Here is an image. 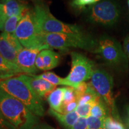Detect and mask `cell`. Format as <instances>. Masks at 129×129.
I'll return each instance as SVG.
<instances>
[{
	"instance_id": "6da1fadb",
	"label": "cell",
	"mask_w": 129,
	"mask_h": 129,
	"mask_svg": "<svg viewBox=\"0 0 129 129\" xmlns=\"http://www.w3.org/2000/svg\"><path fill=\"white\" fill-rule=\"evenodd\" d=\"M0 111L16 129H32L39 123V117L18 99L0 89Z\"/></svg>"
},
{
	"instance_id": "7a4b0ae2",
	"label": "cell",
	"mask_w": 129,
	"mask_h": 129,
	"mask_svg": "<svg viewBox=\"0 0 129 129\" xmlns=\"http://www.w3.org/2000/svg\"><path fill=\"white\" fill-rule=\"evenodd\" d=\"M0 89L18 99L38 117L45 115L43 99L19 76L0 79Z\"/></svg>"
},
{
	"instance_id": "3957f363",
	"label": "cell",
	"mask_w": 129,
	"mask_h": 129,
	"mask_svg": "<svg viewBox=\"0 0 129 129\" xmlns=\"http://www.w3.org/2000/svg\"><path fill=\"white\" fill-rule=\"evenodd\" d=\"M41 36L43 43L50 48L62 51L77 48L95 53L98 46V41L85 32L80 34L43 33Z\"/></svg>"
},
{
	"instance_id": "277c9868",
	"label": "cell",
	"mask_w": 129,
	"mask_h": 129,
	"mask_svg": "<svg viewBox=\"0 0 129 129\" xmlns=\"http://www.w3.org/2000/svg\"><path fill=\"white\" fill-rule=\"evenodd\" d=\"M35 20L40 33H60L80 34L85 33L77 25L65 23L56 18L46 5L37 3L34 9Z\"/></svg>"
},
{
	"instance_id": "5b68a950",
	"label": "cell",
	"mask_w": 129,
	"mask_h": 129,
	"mask_svg": "<svg viewBox=\"0 0 129 129\" xmlns=\"http://www.w3.org/2000/svg\"><path fill=\"white\" fill-rule=\"evenodd\" d=\"M15 35L24 48H50L42 41V36L37 26L34 10H29L24 14L17 25Z\"/></svg>"
},
{
	"instance_id": "8992f818",
	"label": "cell",
	"mask_w": 129,
	"mask_h": 129,
	"mask_svg": "<svg viewBox=\"0 0 129 129\" xmlns=\"http://www.w3.org/2000/svg\"><path fill=\"white\" fill-rule=\"evenodd\" d=\"M95 53L99 54L106 63L112 67L122 69L128 68V59L121 44L112 37L106 35L101 37Z\"/></svg>"
},
{
	"instance_id": "52a82bcc",
	"label": "cell",
	"mask_w": 129,
	"mask_h": 129,
	"mask_svg": "<svg viewBox=\"0 0 129 129\" xmlns=\"http://www.w3.org/2000/svg\"><path fill=\"white\" fill-rule=\"evenodd\" d=\"M120 16L118 5L112 0L98 1L88 9L87 20L91 23L106 26L115 24Z\"/></svg>"
},
{
	"instance_id": "ba28073f",
	"label": "cell",
	"mask_w": 129,
	"mask_h": 129,
	"mask_svg": "<svg viewBox=\"0 0 129 129\" xmlns=\"http://www.w3.org/2000/svg\"><path fill=\"white\" fill-rule=\"evenodd\" d=\"M90 83L105 102L110 111L111 115L117 120H120L113 94L114 82L112 76L105 71L96 69L93 72Z\"/></svg>"
},
{
	"instance_id": "9c48e42d",
	"label": "cell",
	"mask_w": 129,
	"mask_h": 129,
	"mask_svg": "<svg viewBox=\"0 0 129 129\" xmlns=\"http://www.w3.org/2000/svg\"><path fill=\"white\" fill-rule=\"evenodd\" d=\"M71 69L64 78L67 87L76 88L80 83L91 79L94 71V63L83 54L72 52Z\"/></svg>"
},
{
	"instance_id": "30bf717a",
	"label": "cell",
	"mask_w": 129,
	"mask_h": 129,
	"mask_svg": "<svg viewBox=\"0 0 129 129\" xmlns=\"http://www.w3.org/2000/svg\"><path fill=\"white\" fill-rule=\"evenodd\" d=\"M43 48H23L17 54V65L23 74L35 75L38 69L35 66V60Z\"/></svg>"
},
{
	"instance_id": "8fae6325",
	"label": "cell",
	"mask_w": 129,
	"mask_h": 129,
	"mask_svg": "<svg viewBox=\"0 0 129 129\" xmlns=\"http://www.w3.org/2000/svg\"><path fill=\"white\" fill-rule=\"evenodd\" d=\"M19 77L28 84L33 91L42 99L56 89V85L43 79L35 78L30 75L24 74H21Z\"/></svg>"
},
{
	"instance_id": "7c38bea8",
	"label": "cell",
	"mask_w": 129,
	"mask_h": 129,
	"mask_svg": "<svg viewBox=\"0 0 129 129\" xmlns=\"http://www.w3.org/2000/svg\"><path fill=\"white\" fill-rule=\"evenodd\" d=\"M4 6L5 14L7 18L16 15H24L29 10L25 3L18 0H1Z\"/></svg>"
},
{
	"instance_id": "4fadbf2b",
	"label": "cell",
	"mask_w": 129,
	"mask_h": 129,
	"mask_svg": "<svg viewBox=\"0 0 129 129\" xmlns=\"http://www.w3.org/2000/svg\"><path fill=\"white\" fill-rule=\"evenodd\" d=\"M48 113L55 118L65 129H69L73 126L80 118L76 111L68 114H61L50 108L48 111Z\"/></svg>"
},
{
	"instance_id": "5bb4252c",
	"label": "cell",
	"mask_w": 129,
	"mask_h": 129,
	"mask_svg": "<svg viewBox=\"0 0 129 129\" xmlns=\"http://www.w3.org/2000/svg\"><path fill=\"white\" fill-rule=\"evenodd\" d=\"M22 72L18 66L9 62L0 54V79L10 78Z\"/></svg>"
},
{
	"instance_id": "9a60e30c",
	"label": "cell",
	"mask_w": 129,
	"mask_h": 129,
	"mask_svg": "<svg viewBox=\"0 0 129 129\" xmlns=\"http://www.w3.org/2000/svg\"><path fill=\"white\" fill-rule=\"evenodd\" d=\"M63 93L64 87L57 88L48 95L47 99L50 108L61 114H62Z\"/></svg>"
},
{
	"instance_id": "2e32d148",
	"label": "cell",
	"mask_w": 129,
	"mask_h": 129,
	"mask_svg": "<svg viewBox=\"0 0 129 129\" xmlns=\"http://www.w3.org/2000/svg\"><path fill=\"white\" fill-rule=\"evenodd\" d=\"M44 64V70H51L59 64L60 60V55L51 48L44 49L40 51Z\"/></svg>"
},
{
	"instance_id": "e0dca14e",
	"label": "cell",
	"mask_w": 129,
	"mask_h": 129,
	"mask_svg": "<svg viewBox=\"0 0 129 129\" xmlns=\"http://www.w3.org/2000/svg\"><path fill=\"white\" fill-rule=\"evenodd\" d=\"M90 115L101 120H105L106 118L111 115L109 109L100 96L95 100L91 108Z\"/></svg>"
},
{
	"instance_id": "ac0fdd59",
	"label": "cell",
	"mask_w": 129,
	"mask_h": 129,
	"mask_svg": "<svg viewBox=\"0 0 129 129\" xmlns=\"http://www.w3.org/2000/svg\"><path fill=\"white\" fill-rule=\"evenodd\" d=\"M0 54L9 62L17 65V52L1 35H0Z\"/></svg>"
},
{
	"instance_id": "d6986e66",
	"label": "cell",
	"mask_w": 129,
	"mask_h": 129,
	"mask_svg": "<svg viewBox=\"0 0 129 129\" xmlns=\"http://www.w3.org/2000/svg\"><path fill=\"white\" fill-rule=\"evenodd\" d=\"M30 76L34 77L35 78L43 79V80L49 82L50 83L56 85V86L57 85H62L67 86V82L64 80V78H61L52 72H46L38 75H30Z\"/></svg>"
},
{
	"instance_id": "ffe728a7",
	"label": "cell",
	"mask_w": 129,
	"mask_h": 129,
	"mask_svg": "<svg viewBox=\"0 0 129 129\" xmlns=\"http://www.w3.org/2000/svg\"><path fill=\"white\" fill-rule=\"evenodd\" d=\"M23 16V15H16L7 18L5 22L3 32L9 34H15L17 25Z\"/></svg>"
},
{
	"instance_id": "44dd1931",
	"label": "cell",
	"mask_w": 129,
	"mask_h": 129,
	"mask_svg": "<svg viewBox=\"0 0 129 129\" xmlns=\"http://www.w3.org/2000/svg\"><path fill=\"white\" fill-rule=\"evenodd\" d=\"M104 129H125L124 125L120 120H117L110 115L104 121Z\"/></svg>"
},
{
	"instance_id": "7402d4cb",
	"label": "cell",
	"mask_w": 129,
	"mask_h": 129,
	"mask_svg": "<svg viewBox=\"0 0 129 129\" xmlns=\"http://www.w3.org/2000/svg\"><path fill=\"white\" fill-rule=\"evenodd\" d=\"M7 41L10 43V44L13 47L17 53L19 52L23 47L22 46L20 42L15 35V34H9L7 32H3L1 34Z\"/></svg>"
},
{
	"instance_id": "603a6c76",
	"label": "cell",
	"mask_w": 129,
	"mask_h": 129,
	"mask_svg": "<svg viewBox=\"0 0 129 129\" xmlns=\"http://www.w3.org/2000/svg\"><path fill=\"white\" fill-rule=\"evenodd\" d=\"M94 102H89L82 105H78L76 109V112L80 117L87 118L90 116L91 110Z\"/></svg>"
},
{
	"instance_id": "cb8c5ba5",
	"label": "cell",
	"mask_w": 129,
	"mask_h": 129,
	"mask_svg": "<svg viewBox=\"0 0 129 129\" xmlns=\"http://www.w3.org/2000/svg\"><path fill=\"white\" fill-rule=\"evenodd\" d=\"M98 1L99 0H72L71 5L75 9L82 10L85 9L87 6L89 7Z\"/></svg>"
},
{
	"instance_id": "d4e9b609",
	"label": "cell",
	"mask_w": 129,
	"mask_h": 129,
	"mask_svg": "<svg viewBox=\"0 0 129 129\" xmlns=\"http://www.w3.org/2000/svg\"><path fill=\"white\" fill-rule=\"evenodd\" d=\"M76 101L77 98L74 88L71 87H64L63 105Z\"/></svg>"
},
{
	"instance_id": "484cf974",
	"label": "cell",
	"mask_w": 129,
	"mask_h": 129,
	"mask_svg": "<svg viewBox=\"0 0 129 129\" xmlns=\"http://www.w3.org/2000/svg\"><path fill=\"white\" fill-rule=\"evenodd\" d=\"M87 129H104V120L98 118L90 115L87 118Z\"/></svg>"
},
{
	"instance_id": "4316f807",
	"label": "cell",
	"mask_w": 129,
	"mask_h": 129,
	"mask_svg": "<svg viewBox=\"0 0 129 129\" xmlns=\"http://www.w3.org/2000/svg\"><path fill=\"white\" fill-rule=\"evenodd\" d=\"M87 88L88 83H86L85 82H83V83H80L76 88H74L77 101H78V100L80 99L81 97L86 92Z\"/></svg>"
},
{
	"instance_id": "83f0119b",
	"label": "cell",
	"mask_w": 129,
	"mask_h": 129,
	"mask_svg": "<svg viewBox=\"0 0 129 129\" xmlns=\"http://www.w3.org/2000/svg\"><path fill=\"white\" fill-rule=\"evenodd\" d=\"M78 106V101H74L69 104L63 105L62 106V114H68L76 111Z\"/></svg>"
},
{
	"instance_id": "f1b7e54d",
	"label": "cell",
	"mask_w": 129,
	"mask_h": 129,
	"mask_svg": "<svg viewBox=\"0 0 129 129\" xmlns=\"http://www.w3.org/2000/svg\"><path fill=\"white\" fill-rule=\"evenodd\" d=\"M0 129H16L10 122L0 111Z\"/></svg>"
},
{
	"instance_id": "f546056e",
	"label": "cell",
	"mask_w": 129,
	"mask_h": 129,
	"mask_svg": "<svg viewBox=\"0 0 129 129\" xmlns=\"http://www.w3.org/2000/svg\"><path fill=\"white\" fill-rule=\"evenodd\" d=\"M87 120L85 118H79L76 123L69 129H87Z\"/></svg>"
},
{
	"instance_id": "4dcf8cb0",
	"label": "cell",
	"mask_w": 129,
	"mask_h": 129,
	"mask_svg": "<svg viewBox=\"0 0 129 129\" xmlns=\"http://www.w3.org/2000/svg\"><path fill=\"white\" fill-rule=\"evenodd\" d=\"M7 19V17L4 12V6L1 3H0V30H1L4 29V24Z\"/></svg>"
},
{
	"instance_id": "1f68e13d",
	"label": "cell",
	"mask_w": 129,
	"mask_h": 129,
	"mask_svg": "<svg viewBox=\"0 0 129 129\" xmlns=\"http://www.w3.org/2000/svg\"><path fill=\"white\" fill-rule=\"evenodd\" d=\"M35 66L37 68V69L39 70L45 71L44 70V64L43 62V57L40 54V53L38 54L36 58V60H35Z\"/></svg>"
},
{
	"instance_id": "d6a6232c",
	"label": "cell",
	"mask_w": 129,
	"mask_h": 129,
	"mask_svg": "<svg viewBox=\"0 0 129 129\" xmlns=\"http://www.w3.org/2000/svg\"><path fill=\"white\" fill-rule=\"evenodd\" d=\"M124 51L129 59V34L127 35L124 41Z\"/></svg>"
},
{
	"instance_id": "836d02e7",
	"label": "cell",
	"mask_w": 129,
	"mask_h": 129,
	"mask_svg": "<svg viewBox=\"0 0 129 129\" xmlns=\"http://www.w3.org/2000/svg\"><path fill=\"white\" fill-rule=\"evenodd\" d=\"M32 129H56L47 123H38Z\"/></svg>"
},
{
	"instance_id": "e575fe53",
	"label": "cell",
	"mask_w": 129,
	"mask_h": 129,
	"mask_svg": "<svg viewBox=\"0 0 129 129\" xmlns=\"http://www.w3.org/2000/svg\"><path fill=\"white\" fill-rule=\"evenodd\" d=\"M127 113H128V117H129V105L127 106Z\"/></svg>"
},
{
	"instance_id": "d590c367",
	"label": "cell",
	"mask_w": 129,
	"mask_h": 129,
	"mask_svg": "<svg viewBox=\"0 0 129 129\" xmlns=\"http://www.w3.org/2000/svg\"><path fill=\"white\" fill-rule=\"evenodd\" d=\"M127 4H128V7L129 9V0H127Z\"/></svg>"
},
{
	"instance_id": "8d00e7d4",
	"label": "cell",
	"mask_w": 129,
	"mask_h": 129,
	"mask_svg": "<svg viewBox=\"0 0 129 129\" xmlns=\"http://www.w3.org/2000/svg\"><path fill=\"white\" fill-rule=\"evenodd\" d=\"M18 1H23V0H18Z\"/></svg>"
}]
</instances>
